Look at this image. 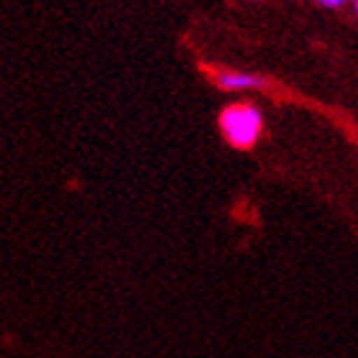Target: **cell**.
Masks as SVG:
<instances>
[{
    "label": "cell",
    "instance_id": "7a4b0ae2",
    "mask_svg": "<svg viewBox=\"0 0 358 358\" xmlns=\"http://www.w3.org/2000/svg\"><path fill=\"white\" fill-rule=\"evenodd\" d=\"M215 83H217V87L228 90V92H243V90L264 87L266 80L259 75H248V72H217Z\"/></svg>",
    "mask_w": 358,
    "mask_h": 358
},
{
    "label": "cell",
    "instance_id": "277c9868",
    "mask_svg": "<svg viewBox=\"0 0 358 358\" xmlns=\"http://www.w3.org/2000/svg\"><path fill=\"white\" fill-rule=\"evenodd\" d=\"M356 13H358V0H356Z\"/></svg>",
    "mask_w": 358,
    "mask_h": 358
},
{
    "label": "cell",
    "instance_id": "6da1fadb",
    "mask_svg": "<svg viewBox=\"0 0 358 358\" xmlns=\"http://www.w3.org/2000/svg\"><path fill=\"white\" fill-rule=\"evenodd\" d=\"M220 131H223V138L231 143L233 149H251L262 138V110L248 103L228 105L220 113Z\"/></svg>",
    "mask_w": 358,
    "mask_h": 358
},
{
    "label": "cell",
    "instance_id": "3957f363",
    "mask_svg": "<svg viewBox=\"0 0 358 358\" xmlns=\"http://www.w3.org/2000/svg\"><path fill=\"white\" fill-rule=\"evenodd\" d=\"M320 6H328V8H338V6H343V0H317Z\"/></svg>",
    "mask_w": 358,
    "mask_h": 358
}]
</instances>
